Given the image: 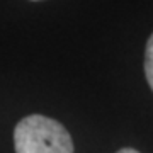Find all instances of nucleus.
<instances>
[{
	"instance_id": "1",
	"label": "nucleus",
	"mask_w": 153,
	"mask_h": 153,
	"mask_svg": "<svg viewBox=\"0 0 153 153\" xmlns=\"http://www.w3.org/2000/svg\"><path fill=\"white\" fill-rule=\"evenodd\" d=\"M16 153H73V141L65 126L41 114H31L14 129Z\"/></svg>"
},
{
	"instance_id": "2",
	"label": "nucleus",
	"mask_w": 153,
	"mask_h": 153,
	"mask_svg": "<svg viewBox=\"0 0 153 153\" xmlns=\"http://www.w3.org/2000/svg\"><path fill=\"white\" fill-rule=\"evenodd\" d=\"M145 75L153 90V34L150 36L146 43V51H145Z\"/></svg>"
},
{
	"instance_id": "3",
	"label": "nucleus",
	"mask_w": 153,
	"mask_h": 153,
	"mask_svg": "<svg viewBox=\"0 0 153 153\" xmlns=\"http://www.w3.org/2000/svg\"><path fill=\"white\" fill-rule=\"evenodd\" d=\"M117 153H140V152H136V150H133V148H123V150H119Z\"/></svg>"
}]
</instances>
